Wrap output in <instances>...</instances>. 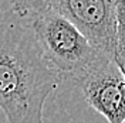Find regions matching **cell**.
Wrapping results in <instances>:
<instances>
[{
	"label": "cell",
	"instance_id": "1",
	"mask_svg": "<svg viewBox=\"0 0 125 123\" xmlns=\"http://www.w3.org/2000/svg\"><path fill=\"white\" fill-rule=\"evenodd\" d=\"M61 79L31 24L0 11V109L7 122L43 123L46 100Z\"/></svg>",
	"mask_w": 125,
	"mask_h": 123
},
{
	"label": "cell",
	"instance_id": "2",
	"mask_svg": "<svg viewBox=\"0 0 125 123\" xmlns=\"http://www.w3.org/2000/svg\"><path fill=\"white\" fill-rule=\"evenodd\" d=\"M30 24L46 58L62 79L73 81L102 54L74 24L51 9Z\"/></svg>",
	"mask_w": 125,
	"mask_h": 123
},
{
	"label": "cell",
	"instance_id": "3",
	"mask_svg": "<svg viewBox=\"0 0 125 123\" xmlns=\"http://www.w3.org/2000/svg\"><path fill=\"white\" fill-rule=\"evenodd\" d=\"M73 82L108 123H125V77L114 60L101 54Z\"/></svg>",
	"mask_w": 125,
	"mask_h": 123
},
{
	"label": "cell",
	"instance_id": "4",
	"mask_svg": "<svg viewBox=\"0 0 125 123\" xmlns=\"http://www.w3.org/2000/svg\"><path fill=\"white\" fill-rule=\"evenodd\" d=\"M50 9L74 24L94 48L114 60L117 0H50Z\"/></svg>",
	"mask_w": 125,
	"mask_h": 123
},
{
	"label": "cell",
	"instance_id": "5",
	"mask_svg": "<svg viewBox=\"0 0 125 123\" xmlns=\"http://www.w3.org/2000/svg\"><path fill=\"white\" fill-rule=\"evenodd\" d=\"M11 11L21 20H30L50 10V0H9Z\"/></svg>",
	"mask_w": 125,
	"mask_h": 123
},
{
	"label": "cell",
	"instance_id": "6",
	"mask_svg": "<svg viewBox=\"0 0 125 123\" xmlns=\"http://www.w3.org/2000/svg\"><path fill=\"white\" fill-rule=\"evenodd\" d=\"M114 61L125 77V0H117V45Z\"/></svg>",
	"mask_w": 125,
	"mask_h": 123
}]
</instances>
